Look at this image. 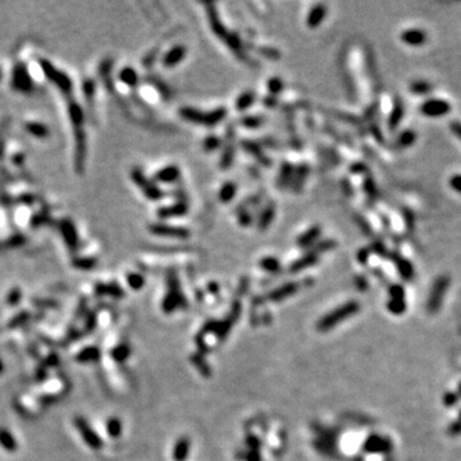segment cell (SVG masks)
Wrapping results in <instances>:
<instances>
[{
  "mask_svg": "<svg viewBox=\"0 0 461 461\" xmlns=\"http://www.w3.org/2000/svg\"><path fill=\"white\" fill-rule=\"evenodd\" d=\"M180 116L183 119L194 123V125L205 126V127H214L218 123H221L227 117V109L221 107L213 109L209 112H201L199 109L185 107L180 109Z\"/></svg>",
  "mask_w": 461,
  "mask_h": 461,
  "instance_id": "6da1fadb",
  "label": "cell"
},
{
  "mask_svg": "<svg viewBox=\"0 0 461 461\" xmlns=\"http://www.w3.org/2000/svg\"><path fill=\"white\" fill-rule=\"evenodd\" d=\"M206 7H208V17H209L210 27H212L213 32H214L218 38L222 39V40L231 48V50H232L235 54L241 56V54H242V43H241L240 38H238L237 35L229 34L228 30H227L226 27H224V25L222 24L221 18L218 16L217 11L214 9L213 4H206Z\"/></svg>",
  "mask_w": 461,
  "mask_h": 461,
  "instance_id": "7a4b0ae2",
  "label": "cell"
},
{
  "mask_svg": "<svg viewBox=\"0 0 461 461\" xmlns=\"http://www.w3.org/2000/svg\"><path fill=\"white\" fill-rule=\"evenodd\" d=\"M359 309V305L356 304L355 301H350L347 304L342 305L341 307L336 309V310L332 311L331 314H328L323 318L322 320L319 322V329L320 331H327V329H331L332 327L337 324V323H341L343 319H346L347 316L352 315L355 314Z\"/></svg>",
  "mask_w": 461,
  "mask_h": 461,
  "instance_id": "3957f363",
  "label": "cell"
},
{
  "mask_svg": "<svg viewBox=\"0 0 461 461\" xmlns=\"http://www.w3.org/2000/svg\"><path fill=\"white\" fill-rule=\"evenodd\" d=\"M451 104L447 100L439 98L428 99L420 105V113L428 118H439L444 117L451 111Z\"/></svg>",
  "mask_w": 461,
  "mask_h": 461,
  "instance_id": "277c9868",
  "label": "cell"
},
{
  "mask_svg": "<svg viewBox=\"0 0 461 461\" xmlns=\"http://www.w3.org/2000/svg\"><path fill=\"white\" fill-rule=\"evenodd\" d=\"M75 425L77 428V430L80 432L81 437L84 438L85 443L89 447H91L93 449H100L103 447L102 438L99 437L98 433L91 428V425L89 424V421L85 418L77 416L75 420Z\"/></svg>",
  "mask_w": 461,
  "mask_h": 461,
  "instance_id": "5b68a950",
  "label": "cell"
},
{
  "mask_svg": "<svg viewBox=\"0 0 461 461\" xmlns=\"http://www.w3.org/2000/svg\"><path fill=\"white\" fill-rule=\"evenodd\" d=\"M149 231L154 235L163 236V237H172V238H180V240H186L189 238L191 232L185 227H173L169 224H150L149 226Z\"/></svg>",
  "mask_w": 461,
  "mask_h": 461,
  "instance_id": "8992f818",
  "label": "cell"
},
{
  "mask_svg": "<svg viewBox=\"0 0 461 461\" xmlns=\"http://www.w3.org/2000/svg\"><path fill=\"white\" fill-rule=\"evenodd\" d=\"M132 180L137 183L140 189L142 190L144 195L150 200H159L163 197V191L155 186L154 183H151L148 178L142 174V172L140 169H134L132 171Z\"/></svg>",
  "mask_w": 461,
  "mask_h": 461,
  "instance_id": "52a82bcc",
  "label": "cell"
},
{
  "mask_svg": "<svg viewBox=\"0 0 461 461\" xmlns=\"http://www.w3.org/2000/svg\"><path fill=\"white\" fill-rule=\"evenodd\" d=\"M400 39L405 45L418 48L426 43V34L420 29H409L401 34Z\"/></svg>",
  "mask_w": 461,
  "mask_h": 461,
  "instance_id": "ba28073f",
  "label": "cell"
},
{
  "mask_svg": "<svg viewBox=\"0 0 461 461\" xmlns=\"http://www.w3.org/2000/svg\"><path fill=\"white\" fill-rule=\"evenodd\" d=\"M235 141H233V132L232 128H228V134H227V141H226V148H224L223 154H222L221 157V162H219V166H221L222 169H228L231 168V166L233 164V160H235Z\"/></svg>",
  "mask_w": 461,
  "mask_h": 461,
  "instance_id": "9c48e42d",
  "label": "cell"
},
{
  "mask_svg": "<svg viewBox=\"0 0 461 461\" xmlns=\"http://www.w3.org/2000/svg\"><path fill=\"white\" fill-rule=\"evenodd\" d=\"M242 148H244L254 159L258 160L263 167L272 166V160L267 157V154H264V151H263V149H261V146L259 145L258 142L246 140V141H242Z\"/></svg>",
  "mask_w": 461,
  "mask_h": 461,
  "instance_id": "30bf717a",
  "label": "cell"
},
{
  "mask_svg": "<svg viewBox=\"0 0 461 461\" xmlns=\"http://www.w3.org/2000/svg\"><path fill=\"white\" fill-rule=\"evenodd\" d=\"M187 54V49L183 45H176L172 48L167 54L163 57V66L167 68H173L181 63L185 59Z\"/></svg>",
  "mask_w": 461,
  "mask_h": 461,
  "instance_id": "8fae6325",
  "label": "cell"
},
{
  "mask_svg": "<svg viewBox=\"0 0 461 461\" xmlns=\"http://www.w3.org/2000/svg\"><path fill=\"white\" fill-rule=\"evenodd\" d=\"M325 16H327V7L324 4L319 3L315 4L313 8L310 9L309 15L306 16V26L309 29H316L322 25V22L324 21Z\"/></svg>",
  "mask_w": 461,
  "mask_h": 461,
  "instance_id": "7c38bea8",
  "label": "cell"
},
{
  "mask_svg": "<svg viewBox=\"0 0 461 461\" xmlns=\"http://www.w3.org/2000/svg\"><path fill=\"white\" fill-rule=\"evenodd\" d=\"M320 235H322V228H320V226L315 224V226L306 229L304 233H301L299 238L296 240V244H297V246L302 247V249H306V247H310L319 238Z\"/></svg>",
  "mask_w": 461,
  "mask_h": 461,
  "instance_id": "4fadbf2b",
  "label": "cell"
},
{
  "mask_svg": "<svg viewBox=\"0 0 461 461\" xmlns=\"http://www.w3.org/2000/svg\"><path fill=\"white\" fill-rule=\"evenodd\" d=\"M403 114H405V108H403L402 100L401 99H396L393 108H392L391 113H389L388 121H387V126H388L389 131L397 130V127L400 126L401 121L403 118Z\"/></svg>",
  "mask_w": 461,
  "mask_h": 461,
  "instance_id": "5bb4252c",
  "label": "cell"
},
{
  "mask_svg": "<svg viewBox=\"0 0 461 461\" xmlns=\"http://www.w3.org/2000/svg\"><path fill=\"white\" fill-rule=\"evenodd\" d=\"M274 217H276V205H274V203H269L264 209L261 210L260 215L258 218L259 231H261V232L267 231L270 224H272V222L274 221Z\"/></svg>",
  "mask_w": 461,
  "mask_h": 461,
  "instance_id": "9a60e30c",
  "label": "cell"
},
{
  "mask_svg": "<svg viewBox=\"0 0 461 461\" xmlns=\"http://www.w3.org/2000/svg\"><path fill=\"white\" fill-rule=\"evenodd\" d=\"M187 212H189V204L186 203V201L181 200L178 201V203L173 204V205L159 209L158 210V215H159L160 218L181 217V215H185Z\"/></svg>",
  "mask_w": 461,
  "mask_h": 461,
  "instance_id": "2e32d148",
  "label": "cell"
},
{
  "mask_svg": "<svg viewBox=\"0 0 461 461\" xmlns=\"http://www.w3.org/2000/svg\"><path fill=\"white\" fill-rule=\"evenodd\" d=\"M181 171L177 166H168L160 169L155 174V180L162 183H172L180 178Z\"/></svg>",
  "mask_w": 461,
  "mask_h": 461,
  "instance_id": "e0dca14e",
  "label": "cell"
},
{
  "mask_svg": "<svg viewBox=\"0 0 461 461\" xmlns=\"http://www.w3.org/2000/svg\"><path fill=\"white\" fill-rule=\"evenodd\" d=\"M319 259V254H316L315 251L313 250H309L307 254H305L302 258H300L299 260H296L295 263H292L291 265V272H300L302 269H306V268L311 267L318 261Z\"/></svg>",
  "mask_w": 461,
  "mask_h": 461,
  "instance_id": "ac0fdd59",
  "label": "cell"
},
{
  "mask_svg": "<svg viewBox=\"0 0 461 461\" xmlns=\"http://www.w3.org/2000/svg\"><path fill=\"white\" fill-rule=\"evenodd\" d=\"M415 141H416V132L412 130H405L396 137L394 146L397 149H407L414 145Z\"/></svg>",
  "mask_w": 461,
  "mask_h": 461,
  "instance_id": "d6986e66",
  "label": "cell"
},
{
  "mask_svg": "<svg viewBox=\"0 0 461 461\" xmlns=\"http://www.w3.org/2000/svg\"><path fill=\"white\" fill-rule=\"evenodd\" d=\"M100 359V350H99L96 346H89V347H85L84 350L80 351L76 360L79 361V363L82 364H87V363H94V361H98Z\"/></svg>",
  "mask_w": 461,
  "mask_h": 461,
  "instance_id": "ffe728a7",
  "label": "cell"
},
{
  "mask_svg": "<svg viewBox=\"0 0 461 461\" xmlns=\"http://www.w3.org/2000/svg\"><path fill=\"white\" fill-rule=\"evenodd\" d=\"M236 194H237V185L235 182H224L223 186L219 190V194H218V197H219V201L223 204H228L235 199Z\"/></svg>",
  "mask_w": 461,
  "mask_h": 461,
  "instance_id": "44dd1931",
  "label": "cell"
},
{
  "mask_svg": "<svg viewBox=\"0 0 461 461\" xmlns=\"http://www.w3.org/2000/svg\"><path fill=\"white\" fill-rule=\"evenodd\" d=\"M293 173H295V169L293 167L291 166L290 163L284 162L281 167V171H279V176H278V186L281 189H286L290 186V183L292 182L293 178Z\"/></svg>",
  "mask_w": 461,
  "mask_h": 461,
  "instance_id": "7402d4cb",
  "label": "cell"
},
{
  "mask_svg": "<svg viewBox=\"0 0 461 461\" xmlns=\"http://www.w3.org/2000/svg\"><path fill=\"white\" fill-rule=\"evenodd\" d=\"M0 446L7 449L8 452H15L18 447L15 435L7 428H0Z\"/></svg>",
  "mask_w": 461,
  "mask_h": 461,
  "instance_id": "603a6c76",
  "label": "cell"
},
{
  "mask_svg": "<svg viewBox=\"0 0 461 461\" xmlns=\"http://www.w3.org/2000/svg\"><path fill=\"white\" fill-rule=\"evenodd\" d=\"M255 93H252V91H245V93H242L237 99H236L235 108L238 112H245L255 103Z\"/></svg>",
  "mask_w": 461,
  "mask_h": 461,
  "instance_id": "cb8c5ba5",
  "label": "cell"
},
{
  "mask_svg": "<svg viewBox=\"0 0 461 461\" xmlns=\"http://www.w3.org/2000/svg\"><path fill=\"white\" fill-rule=\"evenodd\" d=\"M296 290H297V284L296 283L284 284V286H282V287H279V288H277V290L273 291V292L269 295V299L273 300V301L282 300V299H284V297H287V296L292 295Z\"/></svg>",
  "mask_w": 461,
  "mask_h": 461,
  "instance_id": "d4e9b609",
  "label": "cell"
},
{
  "mask_svg": "<svg viewBox=\"0 0 461 461\" xmlns=\"http://www.w3.org/2000/svg\"><path fill=\"white\" fill-rule=\"evenodd\" d=\"M432 85L429 82L424 81V80H415L410 84L409 90L411 91V94L418 96H423V95H428V94L432 91Z\"/></svg>",
  "mask_w": 461,
  "mask_h": 461,
  "instance_id": "484cf974",
  "label": "cell"
},
{
  "mask_svg": "<svg viewBox=\"0 0 461 461\" xmlns=\"http://www.w3.org/2000/svg\"><path fill=\"white\" fill-rule=\"evenodd\" d=\"M307 173H309V168L306 166H300L299 168L296 169L295 173H293V178H292V189L293 191L297 192L301 190V187L304 186L305 180L307 177Z\"/></svg>",
  "mask_w": 461,
  "mask_h": 461,
  "instance_id": "4316f807",
  "label": "cell"
},
{
  "mask_svg": "<svg viewBox=\"0 0 461 461\" xmlns=\"http://www.w3.org/2000/svg\"><path fill=\"white\" fill-rule=\"evenodd\" d=\"M394 260H396V265H397V269L401 276H402V278L411 279L412 273H414L411 263L409 260H406V259H402L401 256H396Z\"/></svg>",
  "mask_w": 461,
  "mask_h": 461,
  "instance_id": "83f0119b",
  "label": "cell"
},
{
  "mask_svg": "<svg viewBox=\"0 0 461 461\" xmlns=\"http://www.w3.org/2000/svg\"><path fill=\"white\" fill-rule=\"evenodd\" d=\"M96 293L98 295H109L113 296V297H121L123 295V291L117 284H98Z\"/></svg>",
  "mask_w": 461,
  "mask_h": 461,
  "instance_id": "f1b7e54d",
  "label": "cell"
},
{
  "mask_svg": "<svg viewBox=\"0 0 461 461\" xmlns=\"http://www.w3.org/2000/svg\"><path fill=\"white\" fill-rule=\"evenodd\" d=\"M131 354V350L128 347V345L126 343H122V345H118L112 350V357L113 360H116L117 363H123Z\"/></svg>",
  "mask_w": 461,
  "mask_h": 461,
  "instance_id": "f546056e",
  "label": "cell"
},
{
  "mask_svg": "<svg viewBox=\"0 0 461 461\" xmlns=\"http://www.w3.org/2000/svg\"><path fill=\"white\" fill-rule=\"evenodd\" d=\"M107 432L112 438H118L122 434V421L118 418H109L107 421Z\"/></svg>",
  "mask_w": 461,
  "mask_h": 461,
  "instance_id": "4dcf8cb0",
  "label": "cell"
},
{
  "mask_svg": "<svg viewBox=\"0 0 461 461\" xmlns=\"http://www.w3.org/2000/svg\"><path fill=\"white\" fill-rule=\"evenodd\" d=\"M121 80L125 82L128 86H136L139 82V76H137L136 71L132 68H125L121 71Z\"/></svg>",
  "mask_w": 461,
  "mask_h": 461,
  "instance_id": "1f68e13d",
  "label": "cell"
},
{
  "mask_svg": "<svg viewBox=\"0 0 461 461\" xmlns=\"http://www.w3.org/2000/svg\"><path fill=\"white\" fill-rule=\"evenodd\" d=\"M260 268L265 272L269 273H274L277 270H279V261L278 259L272 258V256H267V258L261 259L260 263H259Z\"/></svg>",
  "mask_w": 461,
  "mask_h": 461,
  "instance_id": "d6a6232c",
  "label": "cell"
},
{
  "mask_svg": "<svg viewBox=\"0 0 461 461\" xmlns=\"http://www.w3.org/2000/svg\"><path fill=\"white\" fill-rule=\"evenodd\" d=\"M264 119L256 116H246L240 119V125L246 128H259L263 126Z\"/></svg>",
  "mask_w": 461,
  "mask_h": 461,
  "instance_id": "836d02e7",
  "label": "cell"
},
{
  "mask_svg": "<svg viewBox=\"0 0 461 461\" xmlns=\"http://www.w3.org/2000/svg\"><path fill=\"white\" fill-rule=\"evenodd\" d=\"M187 453H189V441L181 439L174 447V457L177 461H182L183 458H186Z\"/></svg>",
  "mask_w": 461,
  "mask_h": 461,
  "instance_id": "e575fe53",
  "label": "cell"
},
{
  "mask_svg": "<svg viewBox=\"0 0 461 461\" xmlns=\"http://www.w3.org/2000/svg\"><path fill=\"white\" fill-rule=\"evenodd\" d=\"M222 141L219 137L217 136H208L205 140L203 141V149L208 153H212V151L217 150V149L221 148Z\"/></svg>",
  "mask_w": 461,
  "mask_h": 461,
  "instance_id": "d590c367",
  "label": "cell"
},
{
  "mask_svg": "<svg viewBox=\"0 0 461 461\" xmlns=\"http://www.w3.org/2000/svg\"><path fill=\"white\" fill-rule=\"evenodd\" d=\"M283 87L284 84L283 81H282V79H279V77H273V79H270L269 81H268V90H269V93L272 94L273 96H277L278 94H281L282 90H283Z\"/></svg>",
  "mask_w": 461,
  "mask_h": 461,
  "instance_id": "8d00e7d4",
  "label": "cell"
},
{
  "mask_svg": "<svg viewBox=\"0 0 461 461\" xmlns=\"http://www.w3.org/2000/svg\"><path fill=\"white\" fill-rule=\"evenodd\" d=\"M127 282L132 290H140L145 284V278L141 274H137V273H130L127 277Z\"/></svg>",
  "mask_w": 461,
  "mask_h": 461,
  "instance_id": "74e56055",
  "label": "cell"
},
{
  "mask_svg": "<svg viewBox=\"0 0 461 461\" xmlns=\"http://www.w3.org/2000/svg\"><path fill=\"white\" fill-rule=\"evenodd\" d=\"M29 319H30V314L27 313V311H21V313H18L17 315H16L15 318L9 322V327L11 328L21 327V325H24Z\"/></svg>",
  "mask_w": 461,
  "mask_h": 461,
  "instance_id": "f35d334b",
  "label": "cell"
},
{
  "mask_svg": "<svg viewBox=\"0 0 461 461\" xmlns=\"http://www.w3.org/2000/svg\"><path fill=\"white\" fill-rule=\"evenodd\" d=\"M21 300H22V291L20 288H13L7 297V302L9 305H17Z\"/></svg>",
  "mask_w": 461,
  "mask_h": 461,
  "instance_id": "ab89813d",
  "label": "cell"
},
{
  "mask_svg": "<svg viewBox=\"0 0 461 461\" xmlns=\"http://www.w3.org/2000/svg\"><path fill=\"white\" fill-rule=\"evenodd\" d=\"M238 223H240L242 227H249L250 224L252 223L251 213L246 209L241 210L240 214H238Z\"/></svg>",
  "mask_w": 461,
  "mask_h": 461,
  "instance_id": "60d3db41",
  "label": "cell"
},
{
  "mask_svg": "<svg viewBox=\"0 0 461 461\" xmlns=\"http://www.w3.org/2000/svg\"><path fill=\"white\" fill-rule=\"evenodd\" d=\"M29 131L39 137H44L48 135L47 128L44 127L43 125H38V123H31V125H29Z\"/></svg>",
  "mask_w": 461,
  "mask_h": 461,
  "instance_id": "b9f144b4",
  "label": "cell"
},
{
  "mask_svg": "<svg viewBox=\"0 0 461 461\" xmlns=\"http://www.w3.org/2000/svg\"><path fill=\"white\" fill-rule=\"evenodd\" d=\"M448 185L453 191L461 195V174H453L448 180Z\"/></svg>",
  "mask_w": 461,
  "mask_h": 461,
  "instance_id": "7bdbcfd3",
  "label": "cell"
},
{
  "mask_svg": "<svg viewBox=\"0 0 461 461\" xmlns=\"http://www.w3.org/2000/svg\"><path fill=\"white\" fill-rule=\"evenodd\" d=\"M364 189H365L366 194L368 196H375V191H377V187H375V183L373 181L371 177H366L365 182H364Z\"/></svg>",
  "mask_w": 461,
  "mask_h": 461,
  "instance_id": "ee69618b",
  "label": "cell"
},
{
  "mask_svg": "<svg viewBox=\"0 0 461 461\" xmlns=\"http://www.w3.org/2000/svg\"><path fill=\"white\" fill-rule=\"evenodd\" d=\"M95 265V260L93 259H82V260L76 261V267L81 269H91Z\"/></svg>",
  "mask_w": 461,
  "mask_h": 461,
  "instance_id": "f6af8a7d",
  "label": "cell"
},
{
  "mask_svg": "<svg viewBox=\"0 0 461 461\" xmlns=\"http://www.w3.org/2000/svg\"><path fill=\"white\" fill-rule=\"evenodd\" d=\"M449 128H451V131H452V134L455 135L457 139L461 140V122H458V121H453V122L449 125Z\"/></svg>",
  "mask_w": 461,
  "mask_h": 461,
  "instance_id": "bcb514c9",
  "label": "cell"
},
{
  "mask_svg": "<svg viewBox=\"0 0 461 461\" xmlns=\"http://www.w3.org/2000/svg\"><path fill=\"white\" fill-rule=\"evenodd\" d=\"M403 218H405L406 226H407V229H412L414 228V214L411 212H405L403 213Z\"/></svg>",
  "mask_w": 461,
  "mask_h": 461,
  "instance_id": "7dc6e473",
  "label": "cell"
},
{
  "mask_svg": "<svg viewBox=\"0 0 461 461\" xmlns=\"http://www.w3.org/2000/svg\"><path fill=\"white\" fill-rule=\"evenodd\" d=\"M369 254H370V250L369 249H360L359 252H357V260L360 263H365L369 258Z\"/></svg>",
  "mask_w": 461,
  "mask_h": 461,
  "instance_id": "c3c4849f",
  "label": "cell"
},
{
  "mask_svg": "<svg viewBox=\"0 0 461 461\" xmlns=\"http://www.w3.org/2000/svg\"><path fill=\"white\" fill-rule=\"evenodd\" d=\"M277 104H278V100H277V96L270 95V96H267V98L264 99V105H265V107H268V108H274Z\"/></svg>",
  "mask_w": 461,
  "mask_h": 461,
  "instance_id": "681fc988",
  "label": "cell"
},
{
  "mask_svg": "<svg viewBox=\"0 0 461 461\" xmlns=\"http://www.w3.org/2000/svg\"><path fill=\"white\" fill-rule=\"evenodd\" d=\"M95 323H96L95 314H91V315L87 318V322H86L87 331H91V329H94V327H95Z\"/></svg>",
  "mask_w": 461,
  "mask_h": 461,
  "instance_id": "f907efd6",
  "label": "cell"
},
{
  "mask_svg": "<svg viewBox=\"0 0 461 461\" xmlns=\"http://www.w3.org/2000/svg\"><path fill=\"white\" fill-rule=\"evenodd\" d=\"M47 363H48V365H49V366L57 365V364H58V356H57V355H54V354L50 355V356L47 359Z\"/></svg>",
  "mask_w": 461,
  "mask_h": 461,
  "instance_id": "816d5d0a",
  "label": "cell"
},
{
  "mask_svg": "<svg viewBox=\"0 0 461 461\" xmlns=\"http://www.w3.org/2000/svg\"><path fill=\"white\" fill-rule=\"evenodd\" d=\"M364 169H365V166H364L363 163H357V164H355V166L351 168V171L356 173V172H361L364 171Z\"/></svg>",
  "mask_w": 461,
  "mask_h": 461,
  "instance_id": "f5cc1de1",
  "label": "cell"
},
{
  "mask_svg": "<svg viewBox=\"0 0 461 461\" xmlns=\"http://www.w3.org/2000/svg\"><path fill=\"white\" fill-rule=\"evenodd\" d=\"M3 370H4V364H3V361L0 360V374L3 373Z\"/></svg>",
  "mask_w": 461,
  "mask_h": 461,
  "instance_id": "db71d44e",
  "label": "cell"
},
{
  "mask_svg": "<svg viewBox=\"0 0 461 461\" xmlns=\"http://www.w3.org/2000/svg\"><path fill=\"white\" fill-rule=\"evenodd\" d=\"M0 79H2V71H0Z\"/></svg>",
  "mask_w": 461,
  "mask_h": 461,
  "instance_id": "11a10c76",
  "label": "cell"
}]
</instances>
